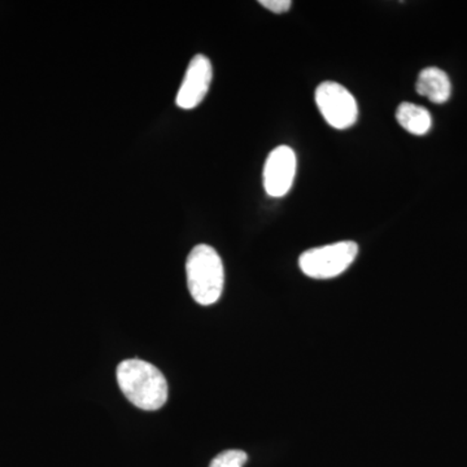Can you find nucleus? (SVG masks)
Instances as JSON below:
<instances>
[{"instance_id":"nucleus-1","label":"nucleus","mask_w":467,"mask_h":467,"mask_svg":"<svg viewBox=\"0 0 467 467\" xmlns=\"http://www.w3.org/2000/svg\"><path fill=\"white\" fill-rule=\"evenodd\" d=\"M117 382L135 407L158 410L168 400V383L158 368L143 359H126L117 368Z\"/></svg>"},{"instance_id":"nucleus-2","label":"nucleus","mask_w":467,"mask_h":467,"mask_svg":"<svg viewBox=\"0 0 467 467\" xmlns=\"http://www.w3.org/2000/svg\"><path fill=\"white\" fill-rule=\"evenodd\" d=\"M190 294L201 306H212L220 300L225 285V272L220 254L207 244H199L186 261Z\"/></svg>"},{"instance_id":"nucleus-3","label":"nucleus","mask_w":467,"mask_h":467,"mask_svg":"<svg viewBox=\"0 0 467 467\" xmlns=\"http://www.w3.org/2000/svg\"><path fill=\"white\" fill-rule=\"evenodd\" d=\"M358 254L355 242H337L304 252L299 259L301 272L315 279H330L346 272Z\"/></svg>"},{"instance_id":"nucleus-4","label":"nucleus","mask_w":467,"mask_h":467,"mask_svg":"<svg viewBox=\"0 0 467 467\" xmlns=\"http://www.w3.org/2000/svg\"><path fill=\"white\" fill-rule=\"evenodd\" d=\"M316 103L326 122L337 130L356 124L358 107L355 97L344 86L326 81L316 90Z\"/></svg>"},{"instance_id":"nucleus-5","label":"nucleus","mask_w":467,"mask_h":467,"mask_svg":"<svg viewBox=\"0 0 467 467\" xmlns=\"http://www.w3.org/2000/svg\"><path fill=\"white\" fill-rule=\"evenodd\" d=\"M296 174V155L287 146H279L267 156L264 167V187L272 198H282L290 192Z\"/></svg>"},{"instance_id":"nucleus-6","label":"nucleus","mask_w":467,"mask_h":467,"mask_svg":"<svg viewBox=\"0 0 467 467\" xmlns=\"http://www.w3.org/2000/svg\"><path fill=\"white\" fill-rule=\"evenodd\" d=\"M212 77H213V70L209 58L204 55L193 57L175 99L177 106L182 109H192L198 107L208 94Z\"/></svg>"},{"instance_id":"nucleus-7","label":"nucleus","mask_w":467,"mask_h":467,"mask_svg":"<svg viewBox=\"0 0 467 467\" xmlns=\"http://www.w3.org/2000/svg\"><path fill=\"white\" fill-rule=\"evenodd\" d=\"M416 88L418 94L429 98L432 103L442 104L451 98L450 77L439 67H425L418 76Z\"/></svg>"},{"instance_id":"nucleus-8","label":"nucleus","mask_w":467,"mask_h":467,"mask_svg":"<svg viewBox=\"0 0 467 467\" xmlns=\"http://www.w3.org/2000/svg\"><path fill=\"white\" fill-rule=\"evenodd\" d=\"M396 119L408 133L414 135H425L432 126L429 110L413 103H401L396 110Z\"/></svg>"},{"instance_id":"nucleus-9","label":"nucleus","mask_w":467,"mask_h":467,"mask_svg":"<svg viewBox=\"0 0 467 467\" xmlns=\"http://www.w3.org/2000/svg\"><path fill=\"white\" fill-rule=\"evenodd\" d=\"M248 456L243 451H226L218 454L216 459L212 461L209 467H243L247 462Z\"/></svg>"},{"instance_id":"nucleus-10","label":"nucleus","mask_w":467,"mask_h":467,"mask_svg":"<svg viewBox=\"0 0 467 467\" xmlns=\"http://www.w3.org/2000/svg\"><path fill=\"white\" fill-rule=\"evenodd\" d=\"M260 5L273 14L281 15L290 11L292 2L290 0H261Z\"/></svg>"}]
</instances>
